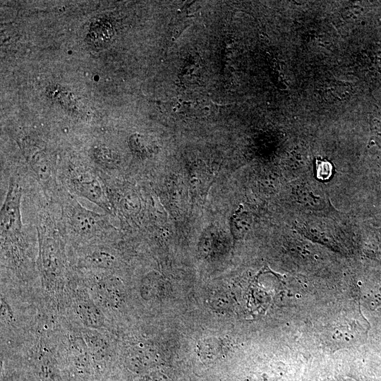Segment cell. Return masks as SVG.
<instances>
[{
    "label": "cell",
    "instance_id": "cell-1",
    "mask_svg": "<svg viewBox=\"0 0 381 381\" xmlns=\"http://www.w3.org/2000/svg\"><path fill=\"white\" fill-rule=\"evenodd\" d=\"M58 205L60 223L65 238L74 243H88L111 238L117 231L111 223V215L92 211L66 189Z\"/></svg>",
    "mask_w": 381,
    "mask_h": 381
},
{
    "label": "cell",
    "instance_id": "cell-2",
    "mask_svg": "<svg viewBox=\"0 0 381 381\" xmlns=\"http://www.w3.org/2000/svg\"><path fill=\"white\" fill-rule=\"evenodd\" d=\"M59 179L62 186L72 195L83 198L107 214H113L104 183L93 167L69 159L59 164Z\"/></svg>",
    "mask_w": 381,
    "mask_h": 381
},
{
    "label": "cell",
    "instance_id": "cell-3",
    "mask_svg": "<svg viewBox=\"0 0 381 381\" xmlns=\"http://www.w3.org/2000/svg\"><path fill=\"white\" fill-rule=\"evenodd\" d=\"M23 193L20 180L11 176L1 208L0 231L1 248L12 258H21L25 241L20 210Z\"/></svg>",
    "mask_w": 381,
    "mask_h": 381
},
{
    "label": "cell",
    "instance_id": "cell-4",
    "mask_svg": "<svg viewBox=\"0 0 381 381\" xmlns=\"http://www.w3.org/2000/svg\"><path fill=\"white\" fill-rule=\"evenodd\" d=\"M116 257L106 246H96L85 252L80 258V265L96 269L111 270L116 265Z\"/></svg>",
    "mask_w": 381,
    "mask_h": 381
},
{
    "label": "cell",
    "instance_id": "cell-5",
    "mask_svg": "<svg viewBox=\"0 0 381 381\" xmlns=\"http://www.w3.org/2000/svg\"><path fill=\"white\" fill-rule=\"evenodd\" d=\"M252 220L251 215L240 205L229 221L230 231L234 238L242 237L249 231Z\"/></svg>",
    "mask_w": 381,
    "mask_h": 381
},
{
    "label": "cell",
    "instance_id": "cell-6",
    "mask_svg": "<svg viewBox=\"0 0 381 381\" xmlns=\"http://www.w3.org/2000/svg\"><path fill=\"white\" fill-rule=\"evenodd\" d=\"M97 297L106 305H114L119 298L118 283L115 279L107 277L97 284L96 286Z\"/></svg>",
    "mask_w": 381,
    "mask_h": 381
},
{
    "label": "cell",
    "instance_id": "cell-7",
    "mask_svg": "<svg viewBox=\"0 0 381 381\" xmlns=\"http://www.w3.org/2000/svg\"><path fill=\"white\" fill-rule=\"evenodd\" d=\"M92 310L94 309L90 307L88 304H85V306H81L80 312L84 320L95 325L97 324L98 321H97V314H95Z\"/></svg>",
    "mask_w": 381,
    "mask_h": 381
},
{
    "label": "cell",
    "instance_id": "cell-8",
    "mask_svg": "<svg viewBox=\"0 0 381 381\" xmlns=\"http://www.w3.org/2000/svg\"><path fill=\"white\" fill-rule=\"evenodd\" d=\"M316 169L318 172V176L319 174H320L321 179H325V175L324 172H327L329 175H330L331 172V165L330 164L325 160H317L316 161Z\"/></svg>",
    "mask_w": 381,
    "mask_h": 381
}]
</instances>
